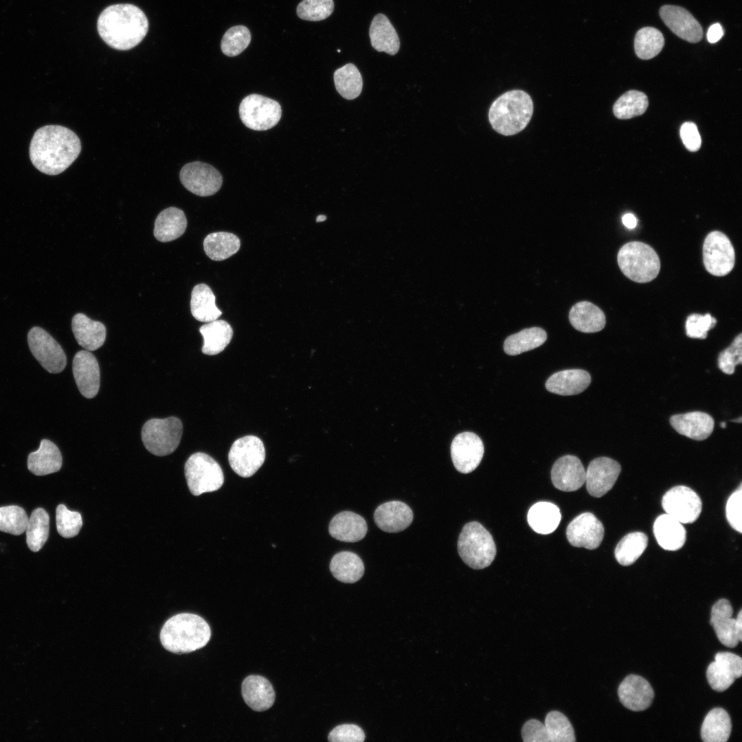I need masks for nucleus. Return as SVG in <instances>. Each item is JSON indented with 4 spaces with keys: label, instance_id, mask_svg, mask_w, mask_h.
Instances as JSON below:
<instances>
[{
    "label": "nucleus",
    "instance_id": "c03bdc74",
    "mask_svg": "<svg viewBox=\"0 0 742 742\" xmlns=\"http://www.w3.org/2000/svg\"><path fill=\"white\" fill-rule=\"evenodd\" d=\"M647 536L641 532H630L622 537L615 548V558L622 565L633 564L647 547Z\"/></svg>",
    "mask_w": 742,
    "mask_h": 742
},
{
    "label": "nucleus",
    "instance_id": "a211bd4d",
    "mask_svg": "<svg viewBox=\"0 0 742 742\" xmlns=\"http://www.w3.org/2000/svg\"><path fill=\"white\" fill-rule=\"evenodd\" d=\"M621 471L620 464L608 457L594 459L585 475L586 488L593 497H600L610 491Z\"/></svg>",
    "mask_w": 742,
    "mask_h": 742
},
{
    "label": "nucleus",
    "instance_id": "9d476101",
    "mask_svg": "<svg viewBox=\"0 0 742 742\" xmlns=\"http://www.w3.org/2000/svg\"><path fill=\"white\" fill-rule=\"evenodd\" d=\"M281 115V106L277 101L258 94L246 96L239 106L242 122L254 131L271 128L278 123Z\"/></svg>",
    "mask_w": 742,
    "mask_h": 742
},
{
    "label": "nucleus",
    "instance_id": "cd10ccee",
    "mask_svg": "<svg viewBox=\"0 0 742 742\" xmlns=\"http://www.w3.org/2000/svg\"><path fill=\"white\" fill-rule=\"evenodd\" d=\"M591 383L589 372L581 369L565 370L551 375L546 382L548 391L562 395H575L583 392Z\"/></svg>",
    "mask_w": 742,
    "mask_h": 742
},
{
    "label": "nucleus",
    "instance_id": "4468645a",
    "mask_svg": "<svg viewBox=\"0 0 742 742\" xmlns=\"http://www.w3.org/2000/svg\"><path fill=\"white\" fill-rule=\"evenodd\" d=\"M179 177L188 190L200 196L214 194L223 183L221 173L212 166L201 161H193L183 166Z\"/></svg>",
    "mask_w": 742,
    "mask_h": 742
},
{
    "label": "nucleus",
    "instance_id": "58836bf2",
    "mask_svg": "<svg viewBox=\"0 0 742 742\" xmlns=\"http://www.w3.org/2000/svg\"><path fill=\"white\" fill-rule=\"evenodd\" d=\"M216 297L212 289L205 284H199L192 289L190 309L192 316L198 321L210 322L217 319L222 312L216 306Z\"/></svg>",
    "mask_w": 742,
    "mask_h": 742
},
{
    "label": "nucleus",
    "instance_id": "2f4dec72",
    "mask_svg": "<svg viewBox=\"0 0 742 742\" xmlns=\"http://www.w3.org/2000/svg\"><path fill=\"white\" fill-rule=\"evenodd\" d=\"M569 320L575 329L585 333L599 332L606 324L603 311L587 301L577 302L571 308Z\"/></svg>",
    "mask_w": 742,
    "mask_h": 742
},
{
    "label": "nucleus",
    "instance_id": "49530a36",
    "mask_svg": "<svg viewBox=\"0 0 742 742\" xmlns=\"http://www.w3.org/2000/svg\"><path fill=\"white\" fill-rule=\"evenodd\" d=\"M664 38L662 32L652 27H645L636 34L634 49L636 56L643 60L656 56L662 49Z\"/></svg>",
    "mask_w": 742,
    "mask_h": 742
},
{
    "label": "nucleus",
    "instance_id": "0e129e2a",
    "mask_svg": "<svg viewBox=\"0 0 742 742\" xmlns=\"http://www.w3.org/2000/svg\"><path fill=\"white\" fill-rule=\"evenodd\" d=\"M732 421L733 422H738L739 423H741V417H739L738 419L733 420Z\"/></svg>",
    "mask_w": 742,
    "mask_h": 742
},
{
    "label": "nucleus",
    "instance_id": "864d4df0",
    "mask_svg": "<svg viewBox=\"0 0 742 742\" xmlns=\"http://www.w3.org/2000/svg\"><path fill=\"white\" fill-rule=\"evenodd\" d=\"M742 334L733 340L732 344L721 352L718 357L719 369L727 374L734 373L736 366L742 363Z\"/></svg>",
    "mask_w": 742,
    "mask_h": 742
},
{
    "label": "nucleus",
    "instance_id": "a18cd8bd",
    "mask_svg": "<svg viewBox=\"0 0 742 742\" xmlns=\"http://www.w3.org/2000/svg\"><path fill=\"white\" fill-rule=\"evenodd\" d=\"M334 82L337 92L347 100L357 98L362 91V76L357 67L352 63L335 70Z\"/></svg>",
    "mask_w": 742,
    "mask_h": 742
},
{
    "label": "nucleus",
    "instance_id": "423d86ee",
    "mask_svg": "<svg viewBox=\"0 0 742 742\" xmlns=\"http://www.w3.org/2000/svg\"><path fill=\"white\" fill-rule=\"evenodd\" d=\"M458 551L468 566L481 570L493 561L496 546L489 532L479 522L471 521L463 527L460 534Z\"/></svg>",
    "mask_w": 742,
    "mask_h": 742
},
{
    "label": "nucleus",
    "instance_id": "e2e57ef3",
    "mask_svg": "<svg viewBox=\"0 0 742 742\" xmlns=\"http://www.w3.org/2000/svg\"><path fill=\"white\" fill-rule=\"evenodd\" d=\"M326 218V216H324V215H319L316 218V221L317 222H322V221H325Z\"/></svg>",
    "mask_w": 742,
    "mask_h": 742
},
{
    "label": "nucleus",
    "instance_id": "f03ea898",
    "mask_svg": "<svg viewBox=\"0 0 742 742\" xmlns=\"http://www.w3.org/2000/svg\"><path fill=\"white\" fill-rule=\"evenodd\" d=\"M148 21L144 12L132 4H116L105 8L98 20L100 37L110 47L128 50L145 37Z\"/></svg>",
    "mask_w": 742,
    "mask_h": 742
},
{
    "label": "nucleus",
    "instance_id": "6ab92c4d",
    "mask_svg": "<svg viewBox=\"0 0 742 742\" xmlns=\"http://www.w3.org/2000/svg\"><path fill=\"white\" fill-rule=\"evenodd\" d=\"M742 675V659L730 652H719L706 670L710 687L718 692L727 690Z\"/></svg>",
    "mask_w": 742,
    "mask_h": 742
},
{
    "label": "nucleus",
    "instance_id": "39448f33",
    "mask_svg": "<svg viewBox=\"0 0 742 742\" xmlns=\"http://www.w3.org/2000/svg\"><path fill=\"white\" fill-rule=\"evenodd\" d=\"M617 261L622 273L638 283L651 282L660 270L657 254L651 246L640 241L629 242L621 247Z\"/></svg>",
    "mask_w": 742,
    "mask_h": 742
},
{
    "label": "nucleus",
    "instance_id": "4d7b16f0",
    "mask_svg": "<svg viewBox=\"0 0 742 742\" xmlns=\"http://www.w3.org/2000/svg\"><path fill=\"white\" fill-rule=\"evenodd\" d=\"M332 742H362L365 740L363 730L355 724H342L333 728L328 734Z\"/></svg>",
    "mask_w": 742,
    "mask_h": 742
},
{
    "label": "nucleus",
    "instance_id": "0eeeda50",
    "mask_svg": "<svg viewBox=\"0 0 742 742\" xmlns=\"http://www.w3.org/2000/svg\"><path fill=\"white\" fill-rule=\"evenodd\" d=\"M183 431L181 420L175 416L152 418L142 429V440L151 453L164 456L172 453L179 445Z\"/></svg>",
    "mask_w": 742,
    "mask_h": 742
},
{
    "label": "nucleus",
    "instance_id": "20e7f679",
    "mask_svg": "<svg viewBox=\"0 0 742 742\" xmlns=\"http://www.w3.org/2000/svg\"><path fill=\"white\" fill-rule=\"evenodd\" d=\"M532 113L533 102L530 95L522 90H512L503 93L492 103L488 120L496 132L509 136L524 130Z\"/></svg>",
    "mask_w": 742,
    "mask_h": 742
},
{
    "label": "nucleus",
    "instance_id": "f8f14e48",
    "mask_svg": "<svg viewBox=\"0 0 742 742\" xmlns=\"http://www.w3.org/2000/svg\"><path fill=\"white\" fill-rule=\"evenodd\" d=\"M703 262L706 271L715 276H724L732 270L735 252L725 234L712 231L706 236L703 244Z\"/></svg>",
    "mask_w": 742,
    "mask_h": 742
},
{
    "label": "nucleus",
    "instance_id": "603ef678",
    "mask_svg": "<svg viewBox=\"0 0 742 742\" xmlns=\"http://www.w3.org/2000/svg\"><path fill=\"white\" fill-rule=\"evenodd\" d=\"M56 521L58 534L65 538L76 536L82 526L80 513L68 510L63 504L56 508Z\"/></svg>",
    "mask_w": 742,
    "mask_h": 742
},
{
    "label": "nucleus",
    "instance_id": "9b49d317",
    "mask_svg": "<svg viewBox=\"0 0 742 742\" xmlns=\"http://www.w3.org/2000/svg\"><path fill=\"white\" fill-rule=\"evenodd\" d=\"M265 449L262 441L253 435L236 440L228 453L232 470L243 477L252 476L263 464Z\"/></svg>",
    "mask_w": 742,
    "mask_h": 742
},
{
    "label": "nucleus",
    "instance_id": "bf43d9fd",
    "mask_svg": "<svg viewBox=\"0 0 742 742\" xmlns=\"http://www.w3.org/2000/svg\"><path fill=\"white\" fill-rule=\"evenodd\" d=\"M723 34V30L721 25L719 23H715L709 27L707 38L710 43H715L720 40Z\"/></svg>",
    "mask_w": 742,
    "mask_h": 742
},
{
    "label": "nucleus",
    "instance_id": "5701e85b",
    "mask_svg": "<svg viewBox=\"0 0 742 742\" xmlns=\"http://www.w3.org/2000/svg\"><path fill=\"white\" fill-rule=\"evenodd\" d=\"M586 471L581 460L574 456L559 458L551 470L553 485L559 490L570 492L579 489L585 482Z\"/></svg>",
    "mask_w": 742,
    "mask_h": 742
},
{
    "label": "nucleus",
    "instance_id": "7c9ffc66",
    "mask_svg": "<svg viewBox=\"0 0 742 742\" xmlns=\"http://www.w3.org/2000/svg\"><path fill=\"white\" fill-rule=\"evenodd\" d=\"M372 47L378 52L395 55L400 48L398 35L388 18L378 14L374 16L369 30Z\"/></svg>",
    "mask_w": 742,
    "mask_h": 742
},
{
    "label": "nucleus",
    "instance_id": "c756f323",
    "mask_svg": "<svg viewBox=\"0 0 742 742\" xmlns=\"http://www.w3.org/2000/svg\"><path fill=\"white\" fill-rule=\"evenodd\" d=\"M71 327L77 342L87 350H95L104 343L106 334L104 325L83 313L74 316Z\"/></svg>",
    "mask_w": 742,
    "mask_h": 742
},
{
    "label": "nucleus",
    "instance_id": "f3484780",
    "mask_svg": "<svg viewBox=\"0 0 742 742\" xmlns=\"http://www.w3.org/2000/svg\"><path fill=\"white\" fill-rule=\"evenodd\" d=\"M604 532L603 525L596 517L591 513H584L568 524L566 536L572 546L594 550L600 545Z\"/></svg>",
    "mask_w": 742,
    "mask_h": 742
},
{
    "label": "nucleus",
    "instance_id": "4be33fe9",
    "mask_svg": "<svg viewBox=\"0 0 742 742\" xmlns=\"http://www.w3.org/2000/svg\"><path fill=\"white\" fill-rule=\"evenodd\" d=\"M618 695L621 704L627 709L643 711L652 704L654 691L649 682L638 675H629L619 685Z\"/></svg>",
    "mask_w": 742,
    "mask_h": 742
},
{
    "label": "nucleus",
    "instance_id": "aec40b11",
    "mask_svg": "<svg viewBox=\"0 0 742 742\" xmlns=\"http://www.w3.org/2000/svg\"><path fill=\"white\" fill-rule=\"evenodd\" d=\"M660 16L665 25L677 36L689 43H698L703 30L695 17L684 8L665 5L660 9Z\"/></svg>",
    "mask_w": 742,
    "mask_h": 742
},
{
    "label": "nucleus",
    "instance_id": "6e6552de",
    "mask_svg": "<svg viewBox=\"0 0 742 742\" xmlns=\"http://www.w3.org/2000/svg\"><path fill=\"white\" fill-rule=\"evenodd\" d=\"M184 470L188 486L195 496L216 491L224 482L221 466L205 453L191 455L185 464Z\"/></svg>",
    "mask_w": 742,
    "mask_h": 742
},
{
    "label": "nucleus",
    "instance_id": "13d9d810",
    "mask_svg": "<svg viewBox=\"0 0 742 742\" xmlns=\"http://www.w3.org/2000/svg\"><path fill=\"white\" fill-rule=\"evenodd\" d=\"M680 136L688 150L695 152L699 149L701 139L695 124L692 122H684L680 128Z\"/></svg>",
    "mask_w": 742,
    "mask_h": 742
},
{
    "label": "nucleus",
    "instance_id": "7ed1b4c3",
    "mask_svg": "<svg viewBox=\"0 0 742 742\" xmlns=\"http://www.w3.org/2000/svg\"><path fill=\"white\" fill-rule=\"evenodd\" d=\"M211 630L201 616L190 613L173 616L164 625L160 632L163 647L175 653H190L207 644Z\"/></svg>",
    "mask_w": 742,
    "mask_h": 742
},
{
    "label": "nucleus",
    "instance_id": "680f3d73",
    "mask_svg": "<svg viewBox=\"0 0 742 742\" xmlns=\"http://www.w3.org/2000/svg\"><path fill=\"white\" fill-rule=\"evenodd\" d=\"M737 634L739 642L742 640V609H740L736 618Z\"/></svg>",
    "mask_w": 742,
    "mask_h": 742
},
{
    "label": "nucleus",
    "instance_id": "69168bd1",
    "mask_svg": "<svg viewBox=\"0 0 742 742\" xmlns=\"http://www.w3.org/2000/svg\"><path fill=\"white\" fill-rule=\"evenodd\" d=\"M721 427L722 428H725V427H726V423H725V422H722V423H721Z\"/></svg>",
    "mask_w": 742,
    "mask_h": 742
},
{
    "label": "nucleus",
    "instance_id": "de8ad7c7",
    "mask_svg": "<svg viewBox=\"0 0 742 742\" xmlns=\"http://www.w3.org/2000/svg\"><path fill=\"white\" fill-rule=\"evenodd\" d=\"M648 105V98L644 93L631 90L618 99L614 105L613 111L618 119H630L643 114Z\"/></svg>",
    "mask_w": 742,
    "mask_h": 742
},
{
    "label": "nucleus",
    "instance_id": "f257e3e1",
    "mask_svg": "<svg viewBox=\"0 0 742 742\" xmlns=\"http://www.w3.org/2000/svg\"><path fill=\"white\" fill-rule=\"evenodd\" d=\"M80 151V140L74 131L63 126L47 125L33 135L30 157L38 170L56 175L71 165Z\"/></svg>",
    "mask_w": 742,
    "mask_h": 742
},
{
    "label": "nucleus",
    "instance_id": "052dcab7",
    "mask_svg": "<svg viewBox=\"0 0 742 742\" xmlns=\"http://www.w3.org/2000/svg\"><path fill=\"white\" fill-rule=\"evenodd\" d=\"M623 225L628 229H633L637 225V218L631 213H627L622 217Z\"/></svg>",
    "mask_w": 742,
    "mask_h": 742
},
{
    "label": "nucleus",
    "instance_id": "72a5a7b5",
    "mask_svg": "<svg viewBox=\"0 0 742 742\" xmlns=\"http://www.w3.org/2000/svg\"><path fill=\"white\" fill-rule=\"evenodd\" d=\"M653 532L660 546L666 550H677L686 541V532L682 523L666 513L656 518Z\"/></svg>",
    "mask_w": 742,
    "mask_h": 742
},
{
    "label": "nucleus",
    "instance_id": "3c124183",
    "mask_svg": "<svg viewBox=\"0 0 742 742\" xmlns=\"http://www.w3.org/2000/svg\"><path fill=\"white\" fill-rule=\"evenodd\" d=\"M333 10V0H302L296 11L301 19L319 21L330 16Z\"/></svg>",
    "mask_w": 742,
    "mask_h": 742
},
{
    "label": "nucleus",
    "instance_id": "dca6fc26",
    "mask_svg": "<svg viewBox=\"0 0 742 742\" xmlns=\"http://www.w3.org/2000/svg\"><path fill=\"white\" fill-rule=\"evenodd\" d=\"M484 444L480 438L473 432L458 434L451 445V456L457 471L469 473L480 464L484 455Z\"/></svg>",
    "mask_w": 742,
    "mask_h": 742
},
{
    "label": "nucleus",
    "instance_id": "37998d69",
    "mask_svg": "<svg viewBox=\"0 0 742 742\" xmlns=\"http://www.w3.org/2000/svg\"><path fill=\"white\" fill-rule=\"evenodd\" d=\"M26 543L32 552L39 551L47 541L49 532V516L42 508L34 510L25 528Z\"/></svg>",
    "mask_w": 742,
    "mask_h": 742
},
{
    "label": "nucleus",
    "instance_id": "c9c22d12",
    "mask_svg": "<svg viewBox=\"0 0 742 742\" xmlns=\"http://www.w3.org/2000/svg\"><path fill=\"white\" fill-rule=\"evenodd\" d=\"M199 331L203 338L202 352L215 355L221 352L229 344L233 336L231 326L225 320L216 319L201 326Z\"/></svg>",
    "mask_w": 742,
    "mask_h": 742
},
{
    "label": "nucleus",
    "instance_id": "412c9836",
    "mask_svg": "<svg viewBox=\"0 0 742 742\" xmlns=\"http://www.w3.org/2000/svg\"><path fill=\"white\" fill-rule=\"evenodd\" d=\"M73 374L81 394L91 398L100 388V368L95 356L89 350L78 352L73 359Z\"/></svg>",
    "mask_w": 742,
    "mask_h": 742
},
{
    "label": "nucleus",
    "instance_id": "ddd939ff",
    "mask_svg": "<svg viewBox=\"0 0 742 742\" xmlns=\"http://www.w3.org/2000/svg\"><path fill=\"white\" fill-rule=\"evenodd\" d=\"M30 350L40 364L50 373L62 372L67 358L60 345L45 330L35 326L27 335Z\"/></svg>",
    "mask_w": 742,
    "mask_h": 742
},
{
    "label": "nucleus",
    "instance_id": "79ce46f5",
    "mask_svg": "<svg viewBox=\"0 0 742 742\" xmlns=\"http://www.w3.org/2000/svg\"><path fill=\"white\" fill-rule=\"evenodd\" d=\"M547 339L546 332L539 327L525 328L508 336L504 343V350L509 355H517L541 346Z\"/></svg>",
    "mask_w": 742,
    "mask_h": 742
},
{
    "label": "nucleus",
    "instance_id": "e433bc0d",
    "mask_svg": "<svg viewBox=\"0 0 742 742\" xmlns=\"http://www.w3.org/2000/svg\"><path fill=\"white\" fill-rule=\"evenodd\" d=\"M527 519L530 528L536 532L548 535L558 527L561 515L555 504L548 502H539L530 507Z\"/></svg>",
    "mask_w": 742,
    "mask_h": 742
},
{
    "label": "nucleus",
    "instance_id": "09e8293b",
    "mask_svg": "<svg viewBox=\"0 0 742 742\" xmlns=\"http://www.w3.org/2000/svg\"><path fill=\"white\" fill-rule=\"evenodd\" d=\"M251 38V33L247 27L233 26L225 32L222 38L221 50L227 56H236L248 47Z\"/></svg>",
    "mask_w": 742,
    "mask_h": 742
},
{
    "label": "nucleus",
    "instance_id": "6e6d98bb",
    "mask_svg": "<svg viewBox=\"0 0 742 742\" xmlns=\"http://www.w3.org/2000/svg\"><path fill=\"white\" fill-rule=\"evenodd\" d=\"M742 487L739 485L729 497L726 506V518L730 525L737 531L742 532L741 525Z\"/></svg>",
    "mask_w": 742,
    "mask_h": 742
},
{
    "label": "nucleus",
    "instance_id": "bb28decb",
    "mask_svg": "<svg viewBox=\"0 0 742 742\" xmlns=\"http://www.w3.org/2000/svg\"><path fill=\"white\" fill-rule=\"evenodd\" d=\"M241 690L244 701L255 711H265L274 703L273 688L269 681L262 676L251 675L245 677Z\"/></svg>",
    "mask_w": 742,
    "mask_h": 742
},
{
    "label": "nucleus",
    "instance_id": "393cba45",
    "mask_svg": "<svg viewBox=\"0 0 742 742\" xmlns=\"http://www.w3.org/2000/svg\"><path fill=\"white\" fill-rule=\"evenodd\" d=\"M732 614L733 609L730 601L721 598L712 605L710 620L718 640L722 644L730 648L735 647L739 642L736 619L732 617Z\"/></svg>",
    "mask_w": 742,
    "mask_h": 742
},
{
    "label": "nucleus",
    "instance_id": "c85d7f7f",
    "mask_svg": "<svg viewBox=\"0 0 742 742\" xmlns=\"http://www.w3.org/2000/svg\"><path fill=\"white\" fill-rule=\"evenodd\" d=\"M328 530L330 535L337 540L356 542L364 538L368 526L361 516L351 511H343L331 519Z\"/></svg>",
    "mask_w": 742,
    "mask_h": 742
},
{
    "label": "nucleus",
    "instance_id": "a878e982",
    "mask_svg": "<svg viewBox=\"0 0 742 742\" xmlns=\"http://www.w3.org/2000/svg\"><path fill=\"white\" fill-rule=\"evenodd\" d=\"M670 423L679 434L695 440L708 438L715 425L712 416L698 411L673 415L670 418Z\"/></svg>",
    "mask_w": 742,
    "mask_h": 742
},
{
    "label": "nucleus",
    "instance_id": "1a4fd4ad",
    "mask_svg": "<svg viewBox=\"0 0 742 742\" xmlns=\"http://www.w3.org/2000/svg\"><path fill=\"white\" fill-rule=\"evenodd\" d=\"M522 739L526 742H573L576 741L574 728L562 712H549L544 724L539 720H528L521 729Z\"/></svg>",
    "mask_w": 742,
    "mask_h": 742
},
{
    "label": "nucleus",
    "instance_id": "a19ab883",
    "mask_svg": "<svg viewBox=\"0 0 742 742\" xmlns=\"http://www.w3.org/2000/svg\"><path fill=\"white\" fill-rule=\"evenodd\" d=\"M240 241L235 234L218 232L210 234L203 240V248L212 260L221 261L235 254L240 249Z\"/></svg>",
    "mask_w": 742,
    "mask_h": 742
},
{
    "label": "nucleus",
    "instance_id": "8fccbe9b",
    "mask_svg": "<svg viewBox=\"0 0 742 742\" xmlns=\"http://www.w3.org/2000/svg\"><path fill=\"white\" fill-rule=\"evenodd\" d=\"M28 518L24 509L19 506L0 507V531L20 535L25 531Z\"/></svg>",
    "mask_w": 742,
    "mask_h": 742
},
{
    "label": "nucleus",
    "instance_id": "4c0bfd02",
    "mask_svg": "<svg viewBox=\"0 0 742 742\" xmlns=\"http://www.w3.org/2000/svg\"><path fill=\"white\" fill-rule=\"evenodd\" d=\"M731 730L732 722L728 712L721 708H715L704 719L701 738L704 742H726Z\"/></svg>",
    "mask_w": 742,
    "mask_h": 742
},
{
    "label": "nucleus",
    "instance_id": "f704fd0d",
    "mask_svg": "<svg viewBox=\"0 0 742 742\" xmlns=\"http://www.w3.org/2000/svg\"><path fill=\"white\" fill-rule=\"evenodd\" d=\"M187 219L184 212L175 207L161 211L156 218L154 236L160 242H169L179 238L186 231Z\"/></svg>",
    "mask_w": 742,
    "mask_h": 742
},
{
    "label": "nucleus",
    "instance_id": "473e14b6",
    "mask_svg": "<svg viewBox=\"0 0 742 742\" xmlns=\"http://www.w3.org/2000/svg\"><path fill=\"white\" fill-rule=\"evenodd\" d=\"M62 455L52 441L43 439L38 449L29 454L27 468L36 475H45L58 471L62 466Z\"/></svg>",
    "mask_w": 742,
    "mask_h": 742
},
{
    "label": "nucleus",
    "instance_id": "5fc2aeb1",
    "mask_svg": "<svg viewBox=\"0 0 742 742\" xmlns=\"http://www.w3.org/2000/svg\"><path fill=\"white\" fill-rule=\"evenodd\" d=\"M717 320L708 313L690 315L686 321V332L688 337L693 339H706L709 330L716 324Z\"/></svg>",
    "mask_w": 742,
    "mask_h": 742
},
{
    "label": "nucleus",
    "instance_id": "2eb2a0df",
    "mask_svg": "<svg viewBox=\"0 0 742 742\" xmlns=\"http://www.w3.org/2000/svg\"><path fill=\"white\" fill-rule=\"evenodd\" d=\"M662 506L666 514L682 524H690L698 519L702 503L693 490L686 486H677L664 495Z\"/></svg>",
    "mask_w": 742,
    "mask_h": 742
},
{
    "label": "nucleus",
    "instance_id": "ea45409f",
    "mask_svg": "<svg viewBox=\"0 0 742 742\" xmlns=\"http://www.w3.org/2000/svg\"><path fill=\"white\" fill-rule=\"evenodd\" d=\"M330 570L338 581L353 583L363 576L364 565L357 554L344 551L333 556L330 563Z\"/></svg>",
    "mask_w": 742,
    "mask_h": 742
},
{
    "label": "nucleus",
    "instance_id": "b1692460",
    "mask_svg": "<svg viewBox=\"0 0 742 742\" xmlns=\"http://www.w3.org/2000/svg\"><path fill=\"white\" fill-rule=\"evenodd\" d=\"M374 519L381 530L387 532H397L404 530L412 524L413 513L404 502L391 501L376 508Z\"/></svg>",
    "mask_w": 742,
    "mask_h": 742
}]
</instances>
